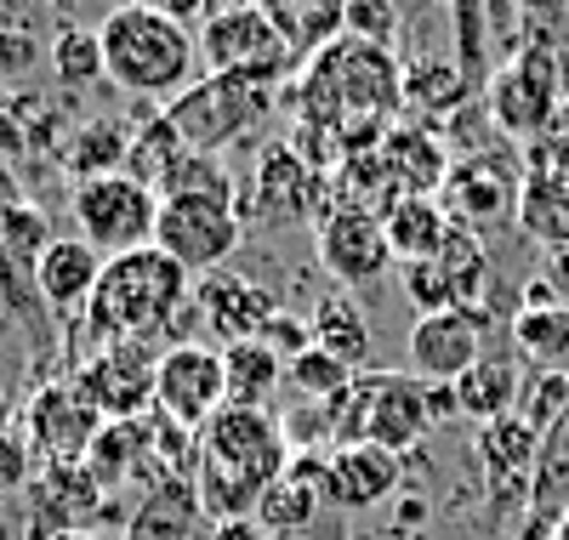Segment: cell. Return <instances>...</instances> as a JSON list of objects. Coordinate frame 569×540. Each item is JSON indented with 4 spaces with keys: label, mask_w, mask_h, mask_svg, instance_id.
Listing matches in <instances>:
<instances>
[{
    "label": "cell",
    "mask_w": 569,
    "mask_h": 540,
    "mask_svg": "<svg viewBox=\"0 0 569 540\" xmlns=\"http://www.w3.org/2000/svg\"><path fill=\"white\" fill-rule=\"evenodd\" d=\"M98 432H103V416L80 399L74 381H46L29 392L23 438L40 456V467H80L91 456V444H98Z\"/></svg>",
    "instance_id": "11"
},
{
    "label": "cell",
    "mask_w": 569,
    "mask_h": 540,
    "mask_svg": "<svg viewBox=\"0 0 569 540\" xmlns=\"http://www.w3.org/2000/svg\"><path fill=\"white\" fill-rule=\"evenodd\" d=\"M450 211L439 200H421V193H405V200H393L382 211V233H388V251L399 268L410 262H433L445 251V239H450Z\"/></svg>",
    "instance_id": "27"
},
{
    "label": "cell",
    "mask_w": 569,
    "mask_h": 540,
    "mask_svg": "<svg viewBox=\"0 0 569 540\" xmlns=\"http://www.w3.org/2000/svg\"><path fill=\"white\" fill-rule=\"evenodd\" d=\"M194 40H200V58L211 74H246L262 86H279L284 74H297V58L284 46V34L273 29L268 7H211Z\"/></svg>",
    "instance_id": "7"
},
{
    "label": "cell",
    "mask_w": 569,
    "mask_h": 540,
    "mask_svg": "<svg viewBox=\"0 0 569 540\" xmlns=\"http://www.w3.org/2000/svg\"><path fill=\"white\" fill-rule=\"evenodd\" d=\"M46 540H103L98 529H63V534H46Z\"/></svg>",
    "instance_id": "45"
},
{
    "label": "cell",
    "mask_w": 569,
    "mask_h": 540,
    "mask_svg": "<svg viewBox=\"0 0 569 540\" xmlns=\"http://www.w3.org/2000/svg\"><path fill=\"white\" fill-rule=\"evenodd\" d=\"M485 336L490 313L485 308H450V313H427L410 324V376L416 381H461L472 364L485 359Z\"/></svg>",
    "instance_id": "13"
},
{
    "label": "cell",
    "mask_w": 569,
    "mask_h": 540,
    "mask_svg": "<svg viewBox=\"0 0 569 540\" xmlns=\"http://www.w3.org/2000/svg\"><path fill=\"white\" fill-rule=\"evenodd\" d=\"M552 540H569V518H558V529H552Z\"/></svg>",
    "instance_id": "47"
},
{
    "label": "cell",
    "mask_w": 569,
    "mask_h": 540,
    "mask_svg": "<svg viewBox=\"0 0 569 540\" xmlns=\"http://www.w3.org/2000/svg\"><path fill=\"white\" fill-rule=\"evenodd\" d=\"M103 489L98 478L80 467H40L34 483L23 489V540H46L63 529H91V518H103Z\"/></svg>",
    "instance_id": "17"
},
{
    "label": "cell",
    "mask_w": 569,
    "mask_h": 540,
    "mask_svg": "<svg viewBox=\"0 0 569 540\" xmlns=\"http://www.w3.org/2000/svg\"><path fill=\"white\" fill-rule=\"evenodd\" d=\"M103 46V74L126 97H182V86L194 80L200 63V40L194 29H182L166 7H114L98 23Z\"/></svg>",
    "instance_id": "3"
},
{
    "label": "cell",
    "mask_w": 569,
    "mask_h": 540,
    "mask_svg": "<svg viewBox=\"0 0 569 540\" xmlns=\"http://www.w3.org/2000/svg\"><path fill=\"white\" fill-rule=\"evenodd\" d=\"M552 268H558V284H569V251H552Z\"/></svg>",
    "instance_id": "46"
},
{
    "label": "cell",
    "mask_w": 569,
    "mask_h": 540,
    "mask_svg": "<svg viewBox=\"0 0 569 540\" xmlns=\"http://www.w3.org/2000/svg\"><path fill=\"white\" fill-rule=\"evenodd\" d=\"M399 290H405V302L416 308V319L461 308V302H456V284H450V273H445L439 262H410V268H399Z\"/></svg>",
    "instance_id": "37"
},
{
    "label": "cell",
    "mask_w": 569,
    "mask_h": 540,
    "mask_svg": "<svg viewBox=\"0 0 569 540\" xmlns=\"http://www.w3.org/2000/svg\"><path fill=\"white\" fill-rule=\"evenodd\" d=\"M376 149H382V166H388V177L399 188V200H405V193H421V200H439V193H445L456 160L445 154V142L433 131L393 126L382 142H376Z\"/></svg>",
    "instance_id": "25"
},
{
    "label": "cell",
    "mask_w": 569,
    "mask_h": 540,
    "mask_svg": "<svg viewBox=\"0 0 569 540\" xmlns=\"http://www.w3.org/2000/svg\"><path fill=\"white\" fill-rule=\"evenodd\" d=\"M405 478V456H388L376 444H330L325 450V507L337 512H370L393 501Z\"/></svg>",
    "instance_id": "19"
},
{
    "label": "cell",
    "mask_w": 569,
    "mask_h": 540,
    "mask_svg": "<svg viewBox=\"0 0 569 540\" xmlns=\"http://www.w3.org/2000/svg\"><path fill=\"white\" fill-rule=\"evenodd\" d=\"M427 416H433V427H439V421H450V416H461L456 387H450V381H427Z\"/></svg>",
    "instance_id": "42"
},
{
    "label": "cell",
    "mask_w": 569,
    "mask_h": 540,
    "mask_svg": "<svg viewBox=\"0 0 569 540\" xmlns=\"http://www.w3.org/2000/svg\"><path fill=\"white\" fill-rule=\"evenodd\" d=\"M228 404V376H222V348L206 341H171L154 370V410L188 432H200L217 410Z\"/></svg>",
    "instance_id": "10"
},
{
    "label": "cell",
    "mask_w": 569,
    "mask_h": 540,
    "mask_svg": "<svg viewBox=\"0 0 569 540\" xmlns=\"http://www.w3.org/2000/svg\"><path fill=\"white\" fill-rule=\"evenodd\" d=\"M313 251H319V268L337 284H370L393 262L382 217L365 211V206H348V200H330V211L313 228Z\"/></svg>",
    "instance_id": "12"
},
{
    "label": "cell",
    "mask_w": 569,
    "mask_h": 540,
    "mask_svg": "<svg viewBox=\"0 0 569 540\" xmlns=\"http://www.w3.org/2000/svg\"><path fill=\"white\" fill-rule=\"evenodd\" d=\"M126 160H131V137H126V126H86L80 142L69 149V171H74V182L126 171Z\"/></svg>",
    "instance_id": "34"
},
{
    "label": "cell",
    "mask_w": 569,
    "mask_h": 540,
    "mask_svg": "<svg viewBox=\"0 0 569 540\" xmlns=\"http://www.w3.org/2000/svg\"><path fill=\"white\" fill-rule=\"evenodd\" d=\"M479 478H485V496L496 512L512 507H530V483H536V456H541V432L525 416H501L490 427H479Z\"/></svg>",
    "instance_id": "15"
},
{
    "label": "cell",
    "mask_w": 569,
    "mask_h": 540,
    "mask_svg": "<svg viewBox=\"0 0 569 540\" xmlns=\"http://www.w3.org/2000/svg\"><path fill=\"white\" fill-rule=\"evenodd\" d=\"M206 540H268V529L257 518H233V523H211Z\"/></svg>",
    "instance_id": "43"
},
{
    "label": "cell",
    "mask_w": 569,
    "mask_h": 540,
    "mask_svg": "<svg viewBox=\"0 0 569 540\" xmlns=\"http://www.w3.org/2000/svg\"><path fill=\"white\" fill-rule=\"evenodd\" d=\"M518 228L547 251H569V166H536L518 188Z\"/></svg>",
    "instance_id": "28"
},
{
    "label": "cell",
    "mask_w": 569,
    "mask_h": 540,
    "mask_svg": "<svg viewBox=\"0 0 569 540\" xmlns=\"http://www.w3.org/2000/svg\"><path fill=\"white\" fill-rule=\"evenodd\" d=\"M518 182L501 160H456L450 166V182H445V193H439V206L450 211V222L456 228H467V233H490V228H507V222H518Z\"/></svg>",
    "instance_id": "18"
},
{
    "label": "cell",
    "mask_w": 569,
    "mask_h": 540,
    "mask_svg": "<svg viewBox=\"0 0 569 540\" xmlns=\"http://www.w3.org/2000/svg\"><path fill=\"white\" fill-rule=\"evenodd\" d=\"M0 501H7V489H0Z\"/></svg>",
    "instance_id": "48"
},
{
    "label": "cell",
    "mask_w": 569,
    "mask_h": 540,
    "mask_svg": "<svg viewBox=\"0 0 569 540\" xmlns=\"http://www.w3.org/2000/svg\"><path fill=\"white\" fill-rule=\"evenodd\" d=\"M353 376H359V370H348L342 359H330L325 348H308V353H297L291 364H284V381H291L302 399H313V404L342 399V392L353 387Z\"/></svg>",
    "instance_id": "35"
},
{
    "label": "cell",
    "mask_w": 569,
    "mask_h": 540,
    "mask_svg": "<svg viewBox=\"0 0 569 540\" xmlns=\"http://www.w3.org/2000/svg\"><path fill=\"white\" fill-rule=\"evenodd\" d=\"M313 330V348H325L330 359H342L348 370H365L370 364V348H376V336H370V319L359 313V302H348L342 290L337 297H325L308 319Z\"/></svg>",
    "instance_id": "30"
},
{
    "label": "cell",
    "mask_w": 569,
    "mask_h": 540,
    "mask_svg": "<svg viewBox=\"0 0 569 540\" xmlns=\"http://www.w3.org/2000/svg\"><path fill=\"white\" fill-rule=\"evenodd\" d=\"M450 387H456L461 416L479 421V427H490L501 416H518V399H525V381H518V364L507 353H485L479 364H472L461 381H450Z\"/></svg>",
    "instance_id": "29"
},
{
    "label": "cell",
    "mask_w": 569,
    "mask_h": 540,
    "mask_svg": "<svg viewBox=\"0 0 569 540\" xmlns=\"http://www.w3.org/2000/svg\"><path fill=\"white\" fill-rule=\"evenodd\" d=\"M240 239H246V222L228 193H171V200H160L154 244L182 273H200V279L222 273V262L240 251Z\"/></svg>",
    "instance_id": "6"
},
{
    "label": "cell",
    "mask_w": 569,
    "mask_h": 540,
    "mask_svg": "<svg viewBox=\"0 0 569 540\" xmlns=\"http://www.w3.org/2000/svg\"><path fill=\"white\" fill-rule=\"evenodd\" d=\"M86 472L98 478L103 496L126 489L131 478H142V489L160 483V467H154V421L137 416V421H103L98 444L86 456Z\"/></svg>",
    "instance_id": "23"
},
{
    "label": "cell",
    "mask_w": 569,
    "mask_h": 540,
    "mask_svg": "<svg viewBox=\"0 0 569 540\" xmlns=\"http://www.w3.org/2000/svg\"><path fill=\"white\" fill-rule=\"evenodd\" d=\"M284 467H291V444L273 410L222 404L194 432V489L211 523L257 518V501L284 478Z\"/></svg>",
    "instance_id": "1"
},
{
    "label": "cell",
    "mask_w": 569,
    "mask_h": 540,
    "mask_svg": "<svg viewBox=\"0 0 569 540\" xmlns=\"http://www.w3.org/2000/svg\"><path fill=\"white\" fill-rule=\"evenodd\" d=\"M222 376H228V404L268 410V399L284 381V359L268 341H233V348H222Z\"/></svg>",
    "instance_id": "31"
},
{
    "label": "cell",
    "mask_w": 569,
    "mask_h": 540,
    "mask_svg": "<svg viewBox=\"0 0 569 540\" xmlns=\"http://www.w3.org/2000/svg\"><path fill=\"white\" fill-rule=\"evenodd\" d=\"M194 273H182L160 244H142V251L109 257L103 279H98V297L86 302L80 313V336L98 348H126V341H154L182 302L194 297Z\"/></svg>",
    "instance_id": "2"
},
{
    "label": "cell",
    "mask_w": 569,
    "mask_h": 540,
    "mask_svg": "<svg viewBox=\"0 0 569 540\" xmlns=\"http://www.w3.org/2000/svg\"><path fill=\"white\" fill-rule=\"evenodd\" d=\"M103 268H109V257L91 251L80 233H58L34 262V297L52 313H86V302L98 297Z\"/></svg>",
    "instance_id": "20"
},
{
    "label": "cell",
    "mask_w": 569,
    "mask_h": 540,
    "mask_svg": "<svg viewBox=\"0 0 569 540\" xmlns=\"http://www.w3.org/2000/svg\"><path fill=\"white\" fill-rule=\"evenodd\" d=\"M52 69L63 86H98L109 80L103 74V46H98V29H63L52 40Z\"/></svg>",
    "instance_id": "36"
},
{
    "label": "cell",
    "mask_w": 569,
    "mask_h": 540,
    "mask_svg": "<svg viewBox=\"0 0 569 540\" xmlns=\"http://www.w3.org/2000/svg\"><path fill=\"white\" fill-rule=\"evenodd\" d=\"M268 109H273V86L246 80V74H211L200 86H188L177 103L166 109V120L188 142V154H217L246 126H257Z\"/></svg>",
    "instance_id": "8"
},
{
    "label": "cell",
    "mask_w": 569,
    "mask_h": 540,
    "mask_svg": "<svg viewBox=\"0 0 569 540\" xmlns=\"http://www.w3.org/2000/svg\"><path fill=\"white\" fill-rule=\"evenodd\" d=\"M69 217H74V233L103 257H126V251H142L154 244V228H160V193L131 177V171H109V177H86L69 188Z\"/></svg>",
    "instance_id": "5"
},
{
    "label": "cell",
    "mask_w": 569,
    "mask_h": 540,
    "mask_svg": "<svg viewBox=\"0 0 569 540\" xmlns=\"http://www.w3.org/2000/svg\"><path fill=\"white\" fill-rule=\"evenodd\" d=\"M558 518H569V410L541 432L536 483H530V507H525V540H552Z\"/></svg>",
    "instance_id": "26"
},
{
    "label": "cell",
    "mask_w": 569,
    "mask_h": 540,
    "mask_svg": "<svg viewBox=\"0 0 569 540\" xmlns=\"http://www.w3.org/2000/svg\"><path fill=\"white\" fill-rule=\"evenodd\" d=\"M34 472H40V456L29 450L23 427H12L7 438H0V489H7V496H18V489L34 483Z\"/></svg>",
    "instance_id": "40"
},
{
    "label": "cell",
    "mask_w": 569,
    "mask_h": 540,
    "mask_svg": "<svg viewBox=\"0 0 569 540\" xmlns=\"http://www.w3.org/2000/svg\"><path fill=\"white\" fill-rule=\"evenodd\" d=\"M194 302L206 313V324L222 336V348H233V341H257L268 330V319L279 313L273 290L240 279V273H206L194 284Z\"/></svg>",
    "instance_id": "21"
},
{
    "label": "cell",
    "mask_w": 569,
    "mask_h": 540,
    "mask_svg": "<svg viewBox=\"0 0 569 540\" xmlns=\"http://www.w3.org/2000/svg\"><path fill=\"white\" fill-rule=\"evenodd\" d=\"M512 348L536 359L541 370H569V302L558 308H518Z\"/></svg>",
    "instance_id": "32"
},
{
    "label": "cell",
    "mask_w": 569,
    "mask_h": 540,
    "mask_svg": "<svg viewBox=\"0 0 569 540\" xmlns=\"http://www.w3.org/2000/svg\"><path fill=\"white\" fill-rule=\"evenodd\" d=\"M200 489L194 478H160L137 496L120 540H200Z\"/></svg>",
    "instance_id": "24"
},
{
    "label": "cell",
    "mask_w": 569,
    "mask_h": 540,
    "mask_svg": "<svg viewBox=\"0 0 569 540\" xmlns=\"http://www.w3.org/2000/svg\"><path fill=\"white\" fill-rule=\"evenodd\" d=\"M552 114H558V69L541 46H530L490 80V120L507 137H541Z\"/></svg>",
    "instance_id": "16"
},
{
    "label": "cell",
    "mask_w": 569,
    "mask_h": 540,
    "mask_svg": "<svg viewBox=\"0 0 569 540\" xmlns=\"http://www.w3.org/2000/svg\"><path fill=\"white\" fill-rule=\"evenodd\" d=\"M12 421H18V410H12V399H7V392H0V438L12 432Z\"/></svg>",
    "instance_id": "44"
},
{
    "label": "cell",
    "mask_w": 569,
    "mask_h": 540,
    "mask_svg": "<svg viewBox=\"0 0 569 540\" xmlns=\"http://www.w3.org/2000/svg\"><path fill=\"white\" fill-rule=\"evenodd\" d=\"M563 410H569V370H541L525 387V410H518V416H525L536 432H547Z\"/></svg>",
    "instance_id": "38"
},
{
    "label": "cell",
    "mask_w": 569,
    "mask_h": 540,
    "mask_svg": "<svg viewBox=\"0 0 569 540\" xmlns=\"http://www.w3.org/2000/svg\"><path fill=\"white\" fill-rule=\"evenodd\" d=\"M154 370H160V353L149 341H126V348L86 353L69 381L103 421H137L154 410Z\"/></svg>",
    "instance_id": "9"
},
{
    "label": "cell",
    "mask_w": 569,
    "mask_h": 540,
    "mask_svg": "<svg viewBox=\"0 0 569 540\" xmlns=\"http://www.w3.org/2000/svg\"><path fill=\"white\" fill-rule=\"evenodd\" d=\"M325 432L330 444H376L388 456H410L433 432L427 381H416L410 370H359L342 399H330Z\"/></svg>",
    "instance_id": "4"
},
{
    "label": "cell",
    "mask_w": 569,
    "mask_h": 540,
    "mask_svg": "<svg viewBox=\"0 0 569 540\" xmlns=\"http://www.w3.org/2000/svg\"><path fill=\"white\" fill-rule=\"evenodd\" d=\"M342 23H348L353 40H365V46H388V52H393V34H399V12H393V7L348 0V7H342Z\"/></svg>",
    "instance_id": "39"
},
{
    "label": "cell",
    "mask_w": 569,
    "mask_h": 540,
    "mask_svg": "<svg viewBox=\"0 0 569 540\" xmlns=\"http://www.w3.org/2000/svg\"><path fill=\"white\" fill-rule=\"evenodd\" d=\"M40 58V46H34V34L23 29V23H12L7 12H0V80H12V74H23L29 63Z\"/></svg>",
    "instance_id": "41"
},
{
    "label": "cell",
    "mask_w": 569,
    "mask_h": 540,
    "mask_svg": "<svg viewBox=\"0 0 569 540\" xmlns=\"http://www.w3.org/2000/svg\"><path fill=\"white\" fill-rule=\"evenodd\" d=\"M319 512H325V450H302L257 501V523L268 529V540H284V534H308Z\"/></svg>",
    "instance_id": "22"
},
{
    "label": "cell",
    "mask_w": 569,
    "mask_h": 540,
    "mask_svg": "<svg viewBox=\"0 0 569 540\" xmlns=\"http://www.w3.org/2000/svg\"><path fill=\"white\" fill-rule=\"evenodd\" d=\"M330 200H337V193H325V171H313L291 142H273V149L262 154V166H257L246 211L257 222H313L319 228Z\"/></svg>",
    "instance_id": "14"
},
{
    "label": "cell",
    "mask_w": 569,
    "mask_h": 540,
    "mask_svg": "<svg viewBox=\"0 0 569 540\" xmlns=\"http://www.w3.org/2000/svg\"><path fill=\"white\" fill-rule=\"evenodd\" d=\"M450 284H456V302L461 308H485V284H490V257H485V239L479 233H467V228H450L445 239V251L433 257Z\"/></svg>",
    "instance_id": "33"
}]
</instances>
